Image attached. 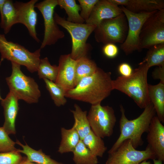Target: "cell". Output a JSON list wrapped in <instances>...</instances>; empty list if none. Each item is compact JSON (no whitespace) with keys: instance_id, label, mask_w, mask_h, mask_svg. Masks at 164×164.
Listing matches in <instances>:
<instances>
[{"instance_id":"cell-2","label":"cell","mask_w":164,"mask_h":164,"mask_svg":"<svg viewBox=\"0 0 164 164\" xmlns=\"http://www.w3.org/2000/svg\"><path fill=\"white\" fill-rule=\"evenodd\" d=\"M121 116L119 121L120 135L111 149L108 154L115 151L121 143L127 139H129L135 148L141 146L143 143L142 136L147 132L152 118L156 114L153 105L150 103L144 108L142 113L137 118L128 120L125 114V110L122 105H120Z\"/></svg>"},{"instance_id":"cell-31","label":"cell","mask_w":164,"mask_h":164,"mask_svg":"<svg viewBox=\"0 0 164 164\" xmlns=\"http://www.w3.org/2000/svg\"><path fill=\"white\" fill-rule=\"evenodd\" d=\"M15 142L9 137L2 127H0V152H7L16 150Z\"/></svg>"},{"instance_id":"cell-33","label":"cell","mask_w":164,"mask_h":164,"mask_svg":"<svg viewBox=\"0 0 164 164\" xmlns=\"http://www.w3.org/2000/svg\"><path fill=\"white\" fill-rule=\"evenodd\" d=\"M98 0H78L81 8L80 15L85 22L89 18L94 6Z\"/></svg>"},{"instance_id":"cell-22","label":"cell","mask_w":164,"mask_h":164,"mask_svg":"<svg viewBox=\"0 0 164 164\" xmlns=\"http://www.w3.org/2000/svg\"><path fill=\"white\" fill-rule=\"evenodd\" d=\"M61 132V140L58 152L61 154L73 152L80 140L77 132L73 127L69 129L62 128Z\"/></svg>"},{"instance_id":"cell-19","label":"cell","mask_w":164,"mask_h":164,"mask_svg":"<svg viewBox=\"0 0 164 164\" xmlns=\"http://www.w3.org/2000/svg\"><path fill=\"white\" fill-rule=\"evenodd\" d=\"M149 96L153 104L156 116L162 123L164 122V84L160 82L155 85L148 84Z\"/></svg>"},{"instance_id":"cell-36","label":"cell","mask_w":164,"mask_h":164,"mask_svg":"<svg viewBox=\"0 0 164 164\" xmlns=\"http://www.w3.org/2000/svg\"><path fill=\"white\" fill-rule=\"evenodd\" d=\"M152 76L154 79L159 80L160 82L164 84V65L155 68L152 72Z\"/></svg>"},{"instance_id":"cell-13","label":"cell","mask_w":164,"mask_h":164,"mask_svg":"<svg viewBox=\"0 0 164 164\" xmlns=\"http://www.w3.org/2000/svg\"><path fill=\"white\" fill-rule=\"evenodd\" d=\"M38 1L31 0L26 2L16 1L13 4L17 11V23L24 25L30 35L39 43L40 40L37 36L36 31L37 14L35 9V5Z\"/></svg>"},{"instance_id":"cell-30","label":"cell","mask_w":164,"mask_h":164,"mask_svg":"<svg viewBox=\"0 0 164 164\" xmlns=\"http://www.w3.org/2000/svg\"><path fill=\"white\" fill-rule=\"evenodd\" d=\"M43 80L56 105L60 107L65 105L67 101L65 98L66 91L54 82L46 79Z\"/></svg>"},{"instance_id":"cell-35","label":"cell","mask_w":164,"mask_h":164,"mask_svg":"<svg viewBox=\"0 0 164 164\" xmlns=\"http://www.w3.org/2000/svg\"><path fill=\"white\" fill-rule=\"evenodd\" d=\"M133 70L130 65L127 63H123L120 64L118 67V71L121 76L128 77L132 73Z\"/></svg>"},{"instance_id":"cell-18","label":"cell","mask_w":164,"mask_h":164,"mask_svg":"<svg viewBox=\"0 0 164 164\" xmlns=\"http://www.w3.org/2000/svg\"><path fill=\"white\" fill-rule=\"evenodd\" d=\"M115 5L122 6L135 13L150 12L164 9L163 0H110Z\"/></svg>"},{"instance_id":"cell-5","label":"cell","mask_w":164,"mask_h":164,"mask_svg":"<svg viewBox=\"0 0 164 164\" xmlns=\"http://www.w3.org/2000/svg\"><path fill=\"white\" fill-rule=\"evenodd\" d=\"M41 49L33 52L16 43L8 41L3 34H0L1 62L6 59L11 62L24 66L31 73L36 72L40 61Z\"/></svg>"},{"instance_id":"cell-1","label":"cell","mask_w":164,"mask_h":164,"mask_svg":"<svg viewBox=\"0 0 164 164\" xmlns=\"http://www.w3.org/2000/svg\"><path fill=\"white\" fill-rule=\"evenodd\" d=\"M111 73L98 67L93 74L81 79L73 88L66 91L65 97L94 105L101 103L113 90Z\"/></svg>"},{"instance_id":"cell-10","label":"cell","mask_w":164,"mask_h":164,"mask_svg":"<svg viewBox=\"0 0 164 164\" xmlns=\"http://www.w3.org/2000/svg\"><path fill=\"white\" fill-rule=\"evenodd\" d=\"M154 159H156L155 155L148 145L145 150H137L131 141L127 139L115 151L109 154L105 164H138L145 160Z\"/></svg>"},{"instance_id":"cell-29","label":"cell","mask_w":164,"mask_h":164,"mask_svg":"<svg viewBox=\"0 0 164 164\" xmlns=\"http://www.w3.org/2000/svg\"><path fill=\"white\" fill-rule=\"evenodd\" d=\"M58 71V66L51 65L48 58L46 57L40 59L37 71L40 79H46L55 82Z\"/></svg>"},{"instance_id":"cell-21","label":"cell","mask_w":164,"mask_h":164,"mask_svg":"<svg viewBox=\"0 0 164 164\" xmlns=\"http://www.w3.org/2000/svg\"><path fill=\"white\" fill-rule=\"evenodd\" d=\"M74 110H71L74 120L73 127L77 131L80 139L83 138L91 130L87 118V111H83L77 104L74 105Z\"/></svg>"},{"instance_id":"cell-37","label":"cell","mask_w":164,"mask_h":164,"mask_svg":"<svg viewBox=\"0 0 164 164\" xmlns=\"http://www.w3.org/2000/svg\"><path fill=\"white\" fill-rule=\"evenodd\" d=\"M20 164H38L36 163L31 162L27 159L26 157H24L23 159Z\"/></svg>"},{"instance_id":"cell-20","label":"cell","mask_w":164,"mask_h":164,"mask_svg":"<svg viewBox=\"0 0 164 164\" xmlns=\"http://www.w3.org/2000/svg\"><path fill=\"white\" fill-rule=\"evenodd\" d=\"M15 143L22 148V149H18V151L25 154L27 159L29 161L38 164H63L52 159L50 156L44 153L41 149L35 150L27 144L23 145L18 140Z\"/></svg>"},{"instance_id":"cell-27","label":"cell","mask_w":164,"mask_h":164,"mask_svg":"<svg viewBox=\"0 0 164 164\" xmlns=\"http://www.w3.org/2000/svg\"><path fill=\"white\" fill-rule=\"evenodd\" d=\"M91 153L97 157H102L107 149L102 138L92 130L82 140Z\"/></svg>"},{"instance_id":"cell-38","label":"cell","mask_w":164,"mask_h":164,"mask_svg":"<svg viewBox=\"0 0 164 164\" xmlns=\"http://www.w3.org/2000/svg\"><path fill=\"white\" fill-rule=\"evenodd\" d=\"M6 0H0V13L1 15Z\"/></svg>"},{"instance_id":"cell-28","label":"cell","mask_w":164,"mask_h":164,"mask_svg":"<svg viewBox=\"0 0 164 164\" xmlns=\"http://www.w3.org/2000/svg\"><path fill=\"white\" fill-rule=\"evenodd\" d=\"M148 49L143 61L149 68L164 65V43L153 46Z\"/></svg>"},{"instance_id":"cell-12","label":"cell","mask_w":164,"mask_h":164,"mask_svg":"<svg viewBox=\"0 0 164 164\" xmlns=\"http://www.w3.org/2000/svg\"><path fill=\"white\" fill-rule=\"evenodd\" d=\"M58 5L57 0H45L36 4L35 7L41 13L44 19V36L40 48L54 45L65 36L54 18V10Z\"/></svg>"},{"instance_id":"cell-40","label":"cell","mask_w":164,"mask_h":164,"mask_svg":"<svg viewBox=\"0 0 164 164\" xmlns=\"http://www.w3.org/2000/svg\"><path fill=\"white\" fill-rule=\"evenodd\" d=\"M138 164H152V163L150 161H147V160H145Z\"/></svg>"},{"instance_id":"cell-7","label":"cell","mask_w":164,"mask_h":164,"mask_svg":"<svg viewBox=\"0 0 164 164\" xmlns=\"http://www.w3.org/2000/svg\"><path fill=\"white\" fill-rule=\"evenodd\" d=\"M128 24L123 12L114 18L103 20L94 31L96 41L104 45L108 43L122 44L126 37Z\"/></svg>"},{"instance_id":"cell-23","label":"cell","mask_w":164,"mask_h":164,"mask_svg":"<svg viewBox=\"0 0 164 164\" xmlns=\"http://www.w3.org/2000/svg\"><path fill=\"white\" fill-rule=\"evenodd\" d=\"M1 27L7 34L10 30L12 26L17 24V10L12 0H6L1 15Z\"/></svg>"},{"instance_id":"cell-34","label":"cell","mask_w":164,"mask_h":164,"mask_svg":"<svg viewBox=\"0 0 164 164\" xmlns=\"http://www.w3.org/2000/svg\"><path fill=\"white\" fill-rule=\"evenodd\" d=\"M102 51L104 55L109 58H115L118 53V47L113 43L105 44L103 48Z\"/></svg>"},{"instance_id":"cell-3","label":"cell","mask_w":164,"mask_h":164,"mask_svg":"<svg viewBox=\"0 0 164 164\" xmlns=\"http://www.w3.org/2000/svg\"><path fill=\"white\" fill-rule=\"evenodd\" d=\"M149 67L142 61L128 77L120 76L112 80L113 90L116 89L130 97L140 108H145L150 103L147 75Z\"/></svg>"},{"instance_id":"cell-39","label":"cell","mask_w":164,"mask_h":164,"mask_svg":"<svg viewBox=\"0 0 164 164\" xmlns=\"http://www.w3.org/2000/svg\"><path fill=\"white\" fill-rule=\"evenodd\" d=\"M153 164H162V161L158 159H154L153 160Z\"/></svg>"},{"instance_id":"cell-24","label":"cell","mask_w":164,"mask_h":164,"mask_svg":"<svg viewBox=\"0 0 164 164\" xmlns=\"http://www.w3.org/2000/svg\"><path fill=\"white\" fill-rule=\"evenodd\" d=\"M98 67L95 63L87 56L76 60L75 69V87L83 78L92 75Z\"/></svg>"},{"instance_id":"cell-32","label":"cell","mask_w":164,"mask_h":164,"mask_svg":"<svg viewBox=\"0 0 164 164\" xmlns=\"http://www.w3.org/2000/svg\"><path fill=\"white\" fill-rule=\"evenodd\" d=\"M23 158L18 149L9 152H0V164H20Z\"/></svg>"},{"instance_id":"cell-16","label":"cell","mask_w":164,"mask_h":164,"mask_svg":"<svg viewBox=\"0 0 164 164\" xmlns=\"http://www.w3.org/2000/svg\"><path fill=\"white\" fill-rule=\"evenodd\" d=\"M122 13L120 7L110 0H99L86 23L96 26L103 20L114 18Z\"/></svg>"},{"instance_id":"cell-25","label":"cell","mask_w":164,"mask_h":164,"mask_svg":"<svg viewBox=\"0 0 164 164\" xmlns=\"http://www.w3.org/2000/svg\"><path fill=\"white\" fill-rule=\"evenodd\" d=\"M73 160L76 164H97L98 159L80 140L73 152Z\"/></svg>"},{"instance_id":"cell-8","label":"cell","mask_w":164,"mask_h":164,"mask_svg":"<svg viewBox=\"0 0 164 164\" xmlns=\"http://www.w3.org/2000/svg\"><path fill=\"white\" fill-rule=\"evenodd\" d=\"M92 132L103 138L111 136L117 121L113 108L102 106L101 103L92 105L87 116Z\"/></svg>"},{"instance_id":"cell-41","label":"cell","mask_w":164,"mask_h":164,"mask_svg":"<svg viewBox=\"0 0 164 164\" xmlns=\"http://www.w3.org/2000/svg\"><path fill=\"white\" fill-rule=\"evenodd\" d=\"M2 97H1V96L0 95V100L1 101L2 100Z\"/></svg>"},{"instance_id":"cell-17","label":"cell","mask_w":164,"mask_h":164,"mask_svg":"<svg viewBox=\"0 0 164 164\" xmlns=\"http://www.w3.org/2000/svg\"><path fill=\"white\" fill-rule=\"evenodd\" d=\"M19 100L9 92L6 97L1 101L4 110L5 121L2 127L9 135L16 133L15 121L19 108Z\"/></svg>"},{"instance_id":"cell-26","label":"cell","mask_w":164,"mask_h":164,"mask_svg":"<svg viewBox=\"0 0 164 164\" xmlns=\"http://www.w3.org/2000/svg\"><path fill=\"white\" fill-rule=\"evenodd\" d=\"M58 5L64 9L68 17L67 21L74 23H83L85 21L79 13L81 11L80 5L75 0H57Z\"/></svg>"},{"instance_id":"cell-4","label":"cell","mask_w":164,"mask_h":164,"mask_svg":"<svg viewBox=\"0 0 164 164\" xmlns=\"http://www.w3.org/2000/svg\"><path fill=\"white\" fill-rule=\"evenodd\" d=\"M12 72L5 80L12 93L18 100H22L29 104L38 102L41 92L34 80L25 75L22 72L20 65L11 62Z\"/></svg>"},{"instance_id":"cell-9","label":"cell","mask_w":164,"mask_h":164,"mask_svg":"<svg viewBox=\"0 0 164 164\" xmlns=\"http://www.w3.org/2000/svg\"><path fill=\"white\" fill-rule=\"evenodd\" d=\"M164 43V9L155 11L144 23L139 36L140 51Z\"/></svg>"},{"instance_id":"cell-11","label":"cell","mask_w":164,"mask_h":164,"mask_svg":"<svg viewBox=\"0 0 164 164\" xmlns=\"http://www.w3.org/2000/svg\"><path fill=\"white\" fill-rule=\"evenodd\" d=\"M120 7L126 18L128 24L127 36L124 42L121 44L120 48L126 55H128L135 51H140L139 36L142 26L147 19L157 11L135 13L123 6Z\"/></svg>"},{"instance_id":"cell-6","label":"cell","mask_w":164,"mask_h":164,"mask_svg":"<svg viewBox=\"0 0 164 164\" xmlns=\"http://www.w3.org/2000/svg\"><path fill=\"white\" fill-rule=\"evenodd\" d=\"M54 18L56 24L66 29L71 36L72 47L70 54L72 58L77 60L82 57L87 56L89 46L86 42L96 26L86 23L70 22L56 13H54Z\"/></svg>"},{"instance_id":"cell-15","label":"cell","mask_w":164,"mask_h":164,"mask_svg":"<svg viewBox=\"0 0 164 164\" xmlns=\"http://www.w3.org/2000/svg\"><path fill=\"white\" fill-rule=\"evenodd\" d=\"M156 116L152 119L148 131V145L155 153L156 159L164 161V126Z\"/></svg>"},{"instance_id":"cell-14","label":"cell","mask_w":164,"mask_h":164,"mask_svg":"<svg viewBox=\"0 0 164 164\" xmlns=\"http://www.w3.org/2000/svg\"><path fill=\"white\" fill-rule=\"evenodd\" d=\"M76 60L70 54L61 55L59 59L58 71L55 83L66 91L75 87V69Z\"/></svg>"}]
</instances>
